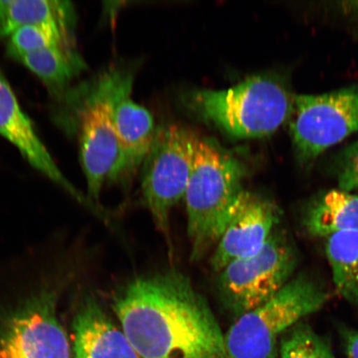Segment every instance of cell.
Segmentation results:
<instances>
[{
  "mask_svg": "<svg viewBox=\"0 0 358 358\" xmlns=\"http://www.w3.org/2000/svg\"><path fill=\"white\" fill-rule=\"evenodd\" d=\"M57 92L87 69L76 47H55L29 53L16 59Z\"/></svg>",
  "mask_w": 358,
  "mask_h": 358,
  "instance_id": "cell-16",
  "label": "cell"
},
{
  "mask_svg": "<svg viewBox=\"0 0 358 358\" xmlns=\"http://www.w3.org/2000/svg\"><path fill=\"white\" fill-rule=\"evenodd\" d=\"M339 189L358 190V141L344 149L339 156Z\"/></svg>",
  "mask_w": 358,
  "mask_h": 358,
  "instance_id": "cell-20",
  "label": "cell"
},
{
  "mask_svg": "<svg viewBox=\"0 0 358 358\" xmlns=\"http://www.w3.org/2000/svg\"><path fill=\"white\" fill-rule=\"evenodd\" d=\"M0 136L17 148L31 166L61 186L79 203L93 210L96 204L76 189L61 170L36 131L32 120L22 110L6 76L0 69Z\"/></svg>",
  "mask_w": 358,
  "mask_h": 358,
  "instance_id": "cell-11",
  "label": "cell"
},
{
  "mask_svg": "<svg viewBox=\"0 0 358 358\" xmlns=\"http://www.w3.org/2000/svg\"><path fill=\"white\" fill-rule=\"evenodd\" d=\"M343 3L348 12H350L352 15L358 17V1L346 2Z\"/></svg>",
  "mask_w": 358,
  "mask_h": 358,
  "instance_id": "cell-22",
  "label": "cell"
},
{
  "mask_svg": "<svg viewBox=\"0 0 358 358\" xmlns=\"http://www.w3.org/2000/svg\"><path fill=\"white\" fill-rule=\"evenodd\" d=\"M338 329L348 357L358 358V330L347 326H339Z\"/></svg>",
  "mask_w": 358,
  "mask_h": 358,
  "instance_id": "cell-21",
  "label": "cell"
},
{
  "mask_svg": "<svg viewBox=\"0 0 358 358\" xmlns=\"http://www.w3.org/2000/svg\"><path fill=\"white\" fill-rule=\"evenodd\" d=\"M133 80L131 71L123 70L114 100V122L124 156V178L142 166L158 129L150 112L132 100Z\"/></svg>",
  "mask_w": 358,
  "mask_h": 358,
  "instance_id": "cell-13",
  "label": "cell"
},
{
  "mask_svg": "<svg viewBox=\"0 0 358 358\" xmlns=\"http://www.w3.org/2000/svg\"><path fill=\"white\" fill-rule=\"evenodd\" d=\"M328 299V293L306 275L289 280L270 301L237 317L225 334L228 358H279L281 335Z\"/></svg>",
  "mask_w": 358,
  "mask_h": 358,
  "instance_id": "cell-4",
  "label": "cell"
},
{
  "mask_svg": "<svg viewBox=\"0 0 358 358\" xmlns=\"http://www.w3.org/2000/svg\"><path fill=\"white\" fill-rule=\"evenodd\" d=\"M74 35L52 26L22 27L8 37V53L16 60L49 48L75 47Z\"/></svg>",
  "mask_w": 358,
  "mask_h": 358,
  "instance_id": "cell-18",
  "label": "cell"
},
{
  "mask_svg": "<svg viewBox=\"0 0 358 358\" xmlns=\"http://www.w3.org/2000/svg\"><path fill=\"white\" fill-rule=\"evenodd\" d=\"M111 307L141 358H228L211 307L181 272L138 276L115 293Z\"/></svg>",
  "mask_w": 358,
  "mask_h": 358,
  "instance_id": "cell-1",
  "label": "cell"
},
{
  "mask_svg": "<svg viewBox=\"0 0 358 358\" xmlns=\"http://www.w3.org/2000/svg\"><path fill=\"white\" fill-rule=\"evenodd\" d=\"M73 329L75 358H141L92 294L80 301Z\"/></svg>",
  "mask_w": 358,
  "mask_h": 358,
  "instance_id": "cell-12",
  "label": "cell"
},
{
  "mask_svg": "<svg viewBox=\"0 0 358 358\" xmlns=\"http://www.w3.org/2000/svg\"><path fill=\"white\" fill-rule=\"evenodd\" d=\"M73 4L59 0H0V38L24 26H52L75 34Z\"/></svg>",
  "mask_w": 358,
  "mask_h": 358,
  "instance_id": "cell-14",
  "label": "cell"
},
{
  "mask_svg": "<svg viewBox=\"0 0 358 358\" xmlns=\"http://www.w3.org/2000/svg\"><path fill=\"white\" fill-rule=\"evenodd\" d=\"M58 299L59 290L45 286L0 312V358H71Z\"/></svg>",
  "mask_w": 358,
  "mask_h": 358,
  "instance_id": "cell-8",
  "label": "cell"
},
{
  "mask_svg": "<svg viewBox=\"0 0 358 358\" xmlns=\"http://www.w3.org/2000/svg\"><path fill=\"white\" fill-rule=\"evenodd\" d=\"M244 165L234 155L200 138L185 192L191 261L218 243L244 191Z\"/></svg>",
  "mask_w": 358,
  "mask_h": 358,
  "instance_id": "cell-2",
  "label": "cell"
},
{
  "mask_svg": "<svg viewBox=\"0 0 358 358\" xmlns=\"http://www.w3.org/2000/svg\"><path fill=\"white\" fill-rule=\"evenodd\" d=\"M278 213L271 201L244 190L211 259L215 272L257 252L272 234Z\"/></svg>",
  "mask_w": 358,
  "mask_h": 358,
  "instance_id": "cell-10",
  "label": "cell"
},
{
  "mask_svg": "<svg viewBox=\"0 0 358 358\" xmlns=\"http://www.w3.org/2000/svg\"><path fill=\"white\" fill-rule=\"evenodd\" d=\"M123 69H111L87 89L78 112L80 161L89 199L98 201L106 181L124 178L122 145L114 122L116 87Z\"/></svg>",
  "mask_w": 358,
  "mask_h": 358,
  "instance_id": "cell-5",
  "label": "cell"
},
{
  "mask_svg": "<svg viewBox=\"0 0 358 358\" xmlns=\"http://www.w3.org/2000/svg\"><path fill=\"white\" fill-rule=\"evenodd\" d=\"M192 115L234 138H263L289 119L293 99L278 80L250 77L231 88L196 89L182 98Z\"/></svg>",
  "mask_w": 358,
  "mask_h": 358,
  "instance_id": "cell-3",
  "label": "cell"
},
{
  "mask_svg": "<svg viewBox=\"0 0 358 358\" xmlns=\"http://www.w3.org/2000/svg\"><path fill=\"white\" fill-rule=\"evenodd\" d=\"M200 138L178 125L157 129L143 163L142 194L155 225L171 245L170 213L185 198Z\"/></svg>",
  "mask_w": 358,
  "mask_h": 358,
  "instance_id": "cell-6",
  "label": "cell"
},
{
  "mask_svg": "<svg viewBox=\"0 0 358 358\" xmlns=\"http://www.w3.org/2000/svg\"><path fill=\"white\" fill-rule=\"evenodd\" d=\"M280 358H336L327 339L299 322L281 335Z\"/></svg>",
  "mask_w": 358,
  "mask_h": 358,
  "instance_id": "cell-19",
  "label": "cell"
},
{
  "mask_svg": "<svg viewBox=\"0 0 358 358\" xmlns=\"http://www.w3.org/2000/svg\"><path fill=\"white\" fill-rule=\"evenodd\" d=\"M296 264L289 240L279 231L272 232L257 252L236 259L219 273L223 306L237 317L262 306L288 283Z\"/></svg>",
  "mask_w": 358,
  "mask_h": 358,
  "instance_id": "cell-7",
  "label": "cell"
},
{
  "mask_svg": "<svg viewBox=\"0 0 358 358\" xmlns=\"http://www.w3.org/2000/svg\"><path fill=\"white\" fill-rule=\"evenodd\" d=\"M326 255L332 268L336 289L358 308V230L328 237Z\"/></svg>",
  "mask_w": 358,
  "mask_h": 358,
  "instance_id": "cell-17",
  "label": "cell"
},
{
  "mask_svg": "<svg viewBox=\"0 0 358 358\" xmlns=\"http://www.w3.org/2000/svg\"><path fill=\"white\" fill-rule=\"evenodd\" d=\"M304 227L319 237L358 230V196L341 189L325 192L307 210Z\"/></svg>",
  "mask_w": 358,
  "mask_h": 358,
  "instance_id": "cell-15",
  "label": "cell"
},
{
  "mask_svg": "<svg viewBox=\"0 0 358 358\" xmlns=\"http://www.w3.org/2000/svg\"><path fill=\"white\" fill-rule=\"evenodd\" d=\"M289 132L299 162L308 164L358 131V87L293 98Z\"/></svg>",
  "mask_w": 358,
  "mask_h": 358,
  "instance_id": "cell-9",
  "label": "cell"
}]
</instances>
